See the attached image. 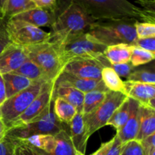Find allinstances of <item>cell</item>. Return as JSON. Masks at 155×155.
Returning <instances> with one entry per match:
<instances>
[{
  "mask_svg": "<svg viewBox=\"0 0 155 155\" xmlns=\"http://www.w3.org/2000/svg\"><path fill=\"white\" fill-rule=\"evenodd\" d=\"M54 15V22L50 27L51 41L86 33L95 21L72 0H57Z\"/></svg>",
  "mask_w": 155,
  "mask_h": 155,
  "instance_id": "6da1fadb",
  "label": "cell"
},
{
  "mask_svg": "<svg viewBox=\"0 0 155 155\" xmlns=\"http://www.w3.org/2000/svg\"><path fill=\"white\" fill-rule=\"evenodd\" d=\"M95 21L107 19L137 20L155 24V18L127 0H72Z\"/></svg>",
  "mask_w": 155,
  "mask_h": 155,
  "instance_id": "7a4b0ae2",
  "label": "cell"
},
{
  "mask_svg": "<svg viewBox=\"0 0 155 155\" xmlns=\"http://www.w3.org/2000/svg\"><path fill=\"white\" fill-rule=\"evenodd\" d=\"M137 20H98L92 23L86 34L90 39L105 46L125 43L133 45L137 39L135 25Z\"/></svg>",
  "mask_w": 155,
  "mask_h": 155,
  "instance_id": "3957f363",
  "label": "cell"
},
{
  "mask_svg": "<svg viewBox=\"0 0 155 155\" xmlns=\"http://www.w3.org/2000/svg\"><path fill=\"white\" fill-rule=\"evenodd\" d=\"M52 42L55 43L64 65L73 59L99 58L104 55V50L107 48L105 45L89 39L86 33Z\"/></svg>",
  "mask_w": 155,
  "mask_h": 155,
  "instance_id": "277c9868",
  "label": "cell"
},
{
  "mask_svg": "<svg viewBox=\"0 0 155 155\" xmlns=\"http://www.w3.org/2000/svg\"><path fill=\"white\" fill-rule=\"evenodd\" d=\"M24 48L28 59L36 64L49 80L54 82L64 67L55 43L50 40Z\"/></svg>",
  "mask_w": 155,
  "mask_h": 155,
  "instance_id": "5b68a950",
  "label": "cell"
},
{
  "mask_svg": "<svg viewBox=\"0 0 155 155\" xmlns=\"http://www.w3.org/2000/svg\"><path fill=\"white\" fill-rule=\"evenodd\" d=\"M53 102L54 100L40 118L26 125L9 129L6 132L5 136L13 139H24L35 135L49 134L55 136L64 129L66 124L60 122L56 117Z\"/></svg>",
  "mask_w": 155,
  "mask_h": 155,
  "instance_id": "8992f818",
  "label": "cell"
},
{
  "mask_svg": "<svg viewBox=\"0 0 155 155\" xmlns=\"http://www.w3.org/2000/svg\"><path fill=\"white\" fill-rule=\"evenodd\" d=\"M45 83L43 82L33 83L27 89L6 98L0 106V119L7 128L28 107L41 92Z\"/></svg>",
  "mask_w": 155,
  "mask_h": 155,
  "instance_id": "52a82bcc",
  "label": "cell"
},
{
  "mask_svg": "<svg viewBox=\"0 0 155 155\" xmlns=\"http://www.w3.org/2000/svg\"><path fill=\"white\" fill-rule=\"evenodd\" d=\"M127 98V95L122 92L107 91L105 98L96 110L89 114L83 115L89 137L106 126L114 112L120 106Z\"/></svg>",
  "mask_w": 155,
  "mask_h": 155,
  "instance_id": "ba28073f",
  "label": "cell"
},
{
  "mask_svg": "<svg viewBox=\"0 0 155 155\" xmlns=\"http://www.w3.org/2000/svg\"><path fill=\"white\" fill-rule=\"evenodd\" d=\"M7 31L11 43L24 48L48 42L51 39L50 33L27 23L15 20H8Z\"/></svg>",
  "mask_w": 155,
  "mask_h": 155,
  "instance_id": "9c48e42d",
  "label": "cell"
},
{
  "mask_svg": "<svg viewBox=\"0 0 155 155\" xmlns=\"http://www.w3.org/2000/svg\"><path fill=\"white\" fill-rule=\"evenodd\" d=\"M53 82H47L42 90L27 109L8 127L9 129L15 128L36 120L40 118L48 110L52 102Z\"/></svg>",
  "mask_w": 155,
  "mask_h": 155,
  "instance_id": "30bf717a",
  "label": "cell"
},
{
  "mask_svg": "<svg viewBox=\"0 0 155 155\" xmlns=\"http://www.w3.org/2000/svg\"><path fill=\"white\" fill-rule=\"evenodd\" d=\"M111 67L107 59L102 55L99 58H77L68 61L62 71L80 78L101 80V71Z\"/></svg>",
  "mask_w": 155,
  "mask_h": 155,
  "instance_id": "8fae6325",
  "label": "cell"
},
{
  "mask_svg": "<svg viewBox=\"0 0 155 155\" xmlns=\"http://www.w3.org/2000/svg\"><path fill=\"white\" fill-rule=\"evenodd\" d=\"M27 59L24 47L10 43L0 53V74L15 72Z\"/></svg>",
  "mask_w": 155,
  "mask_h": 155,
  "instance_id": "7c38bea8",
  "label": "cell"
},
{
  "mask_svg": "<svg viewBox=\"0 0 155 155\" xmlns=\"http://www.w3.org/2000/svg\"><path fill=\"white\" fill-rule=\"evenodd\" d=\"M57 86H69L78 89L83 93L95 89L109 91L104 86L102 80H92L80 78L63 71L59 74L53 82V87Z\"/></svg>",
  "mask_w": 155,
  "mask_h": 155,
  "instance_id": "4fadbf2b",
  "label": "cell"
},
{
  "mask_svg": "<svg viewBox=\"0 0 155 155\" xmlns=\"http://www.w3.org/2000/svg\"><path fill=\"white\" fill-rule=\"evenodd\" d=\"M126 95L139 102L155 110V86L154 85L137 82L125 81Z\"/></svg>",
  "mask_w": 155,
  "mask_h": 155,
  "instance_id": "5bb4252c",
  "label": "cell"
},
{
  "mask_svg": "<svg viewBox=\"0 0 155 155\" xmlns=\"http://www.w3.org/2000/svg\"><path fill=\"white\" fill-rule=\"evenodd\" d=\"M10 19L23 21L39 28L42 27H51L54 19V10L36 7L18 14Z\"/></svg>",
  "mask_w": 155,
  "mask_h": 155,
  "instance_id": "9a60e30c",
  "label": "cell"
},
{
  "mask_svg": "<svg viewBox=\"0 0 155 155\" xmlns=\"http://www.w3.org/2000/svg\"><path fill=\"white\" fill-rule=\"evenodd\" d=\"M68 125L70 136L75 150L77 152L86 154V147L89 137L86 132L83 114L77 113Z\"/></svg>",
  "mask_w": 155,
  "mask_h": 155,
  "instance_id": "2e32d148",
  "label": "cell"
},
{
  "mask_svg": "<svg viewBox=\"0 0 155 155\" xmlns=\"http://www.w3.org/2000/svg\"><path fill=\"white\" fill-rule=\"evenodd\" d=\"M139 102L133 101L131 114L129 119L124 126L117 131L116 136L120 141L121 143L124 145L127 142L136 139L139 131Z\"/></svg>",
  "mask_w": 155,
  "mask_h": 155,
  "instance_id": "e0dca14e",
  "label": "cell"
},
{
  "mask_svg": "<svg viewBox=\"0 0 155 155\" xmlns=\"http://www.w3.org/2000/svg\"><path fill=\"white\" fill-rule=\"evenodd\" d=\"M139 131L136 139L142 140L145 138L155 134V110L139 104Z\"/></svg>",
  "mask_w": 155,
  "mask_h": 155,
  "instance_id": "ac0fdd59",
  "label": "cell"
},
{
  "mask_svg": "<svg viewBox=\"0 0 155 155\" xmlns=\"http://www.w3.org/2000/svg\"><path fill=\"white\" fill-rule=\"evenodd\" d=\"M55 98H63L75 107L77 113L82 114L84 93L81 91L69 86L53 87L52 99Z\"/></svg>",
  "mask_w": 155,
  "mask_h": 155,
  "instance_id": "d6986e66",
  "label": "cell"
},
{
  "mask_svg": "<svg viewBox=\"0 0 155 155\" xmlns=\"http://www.w3.org/2000/svg\"><path fill=\"white\" fill-rule=\"evenodd\" d=\"M2 77L5 86L7 98L27 89L33 83H36V82H33L32 80H29L27 77H23L19 74H14V73L2 74Z\"/></svg>",
  "mask_w": 155,
  "mask_h": 155,
  "instance_id": "ffe728a7",
  "label": "cell"
},
{
  "mask_svg": "<svg viewBox=\"0 0 155 155\" xmlns=\"http://www.w3.org/2000/svg\"><path fill=\"white\" fill-rule=\"evenodd\" d=\"M132 52V45L125 43L107 46L104 55L110 64H117L130 62Z\"/></svg>",
  "mask_w": 155,
  "mask_h": 155,
  "instance_id": "44dd1931",
  "label": "cell"
},
{
  "mask_svg": "<svg viewBox=\"0 0 155 155\" xmlns=\"http://www.w3.org/2000/svg\"><path fill=\"white\" fill-rule=\"evenodd\" d=\"M55 145L50 154L46 155H76V150L70 136L69 128L64 130L54 136Z\"/></svg>",
  "mask_w": 155,
  "mask_h": 155,
  "instance_id": "7402d4cb",
  "label": "cell"
},
{
  "mask_svg": "<svg viewBox=\"0 0 155 155\" xmlns=\"http://www.w3.org/2000/svg\"><path fill=\"white\" fill-rule=\"evenodd\" d=\"M13 73L27 77L33 82H52L49 80L45 72L30 59H27L18 70Z\"/></svg>",
  "mask_w": 155,
  "mask_h": 155,
  "instance_id": "603a6c76",
  "label": "cell"
},
{
  "mask_svg": "<svg viewBox=\"0 0 155 155\" xmlns=\"http://www.w3.org/2000/svg\"><path fill=\"white\" fill-rule=\"evenodd\" d=\"M133 101L134 99L127 97L120 106L114 112L113 115L106 125L111 126L116 129L117 131H118L129 119V117L131 114Z\"/></svg>",
  "mask_w": 155,
  "mask_h": 155,
  "instance_id": "cb8c5ba5",
  "label": "cell"
},
{
  "mask_svg": "<svg viewBox=\"0 0 155 155\" xmlns=\"http://www.w3.org/2000/svg\"><path fill=\"white\" fill-rule=\"evenodd\" d=\"M23 142L32 145L43 151L45 154H48L53 151L55 145V138L53 135L41 134L35 135L24 139H17Z\"/></svg>",
  "mask_w": 155,
  "mask_h": 155,
  "instance_id": "d4e9b609",
  "label": "cell"
},
{
  "mask_svg": "<svg viewBox=\"0 0 155 155\" xmlns=\"http://www.w3.org/2000/svg\"><path fill=\"white\" fill-rule=\"evenodd\" d=\"M53 107L56 117L63 124H69L77 114L75 107L61 98H54Z\"/></svg>",
  "mask_w": 155,
  "mask_h": 155,
  "instance_id": "484cf974",
  "label": "cell"
},
{
  "mask_svg": "<svg viewBox=\"0 0 155 155\" xmlns=\"http://www.w3.org/2000/svg\"><path fill=\"white\" fill-rule=\"evenodd\" d=\"M101 80L109 91L120 92L126 95L124 83L111 67H106L101 71Z\"/></svg>",
  "mask_w": 155,
  "mask_h": 155,
  "instance_id": "4316f807",
  "label": "cell"
},
{
  "mask_svg": "<svg viewBox=\"0 0 155 155\" xmlns=\"http://www.w3.org/2000/svg\"><path fill=\"white\" fill-rule=\"evenodd\" d=\"M107 92V91L95 89L84 93L82 114H89L96 110L105 98Z\"/></svg>",
  "mask_w": 155,
  "mask_h": 155,
  "instance_id": "83f0119b",
  "label": "cell"
},
{
  "mask_svg": "<svg viewBox=\"0 0 155 155\" xmlns=\"http://www.w3.org/2000/svg\"><path fill=\"white\" fill-rule=\"evenodd\" d=\"M35 8L36 6L33 0H8L5 11V18L8 21L18 14Z\"/></svg>",
  "mask_w": 155,
  "mask_h": 155,
  "instance_id": "f1b7e54d",
  "label": "cell"
},
{
  "mask_svg": "<svg viewBox=\"0 0 155 155\" xmlns=\"http://www.w3.org/2000/svg\"><path fill=\"white\" fill-rule=\"evenodd\" d=\"M127 81L154 85L155 74L154 67H152L151 68H142V69L139 70L135 69L127 77Z\"/></svg>",
  "mask_w": 155,
  "mask_h": 155,
  "instance_id": "f546056e",
  "label": "cell"
},
{
  "mask_svg": "<svg viewBox=\"0 0 155 155\" xmlns=\"http://www.w3.org/2000/svg\"><path fill=\"white\" fill-rule=\"evenodd\" d=\"M154 53L132 45V52L130 62L135 68L153 61L154 60Z\"/></svg>",
  "mask_w": 155,
  "mask_h": 155,
  "instance_id": "4dcf8cb0",
  "label": "cell"
},
{
  "mask_svg": "<svg viewBox=\"0 0 155 155\" xmlns=\"http://www.w3.org/2000/svg\"><path fill=\"white\" fill-rule=\"evenodd\" d=\"M12 139L15 143V155H46L42 151L32 145H28L25 142L17 140V139Z\"/></svg>",
  "mask_w": 155,
  "mask_h": 155,
  "instance_id": "1f68e13d",
  "label": "cell"
},
{
  "mask_svg": "<svg viewBox=\"0 0 155 155\" xmlns=\"http://www.w3.org/2000/svg\"><path fill=\"white\" fill-rule=\"evenodd\" d=\"M135 28L137 39L155 37V24L137 21Z\"/></svg>",
  "mask_w": 155,
  "mask_h": 155,
  "instance_id": "d6a6232c",
  "label": "cell"
},
{
  "mask_svg": "<svg viewBox=\"0 0 155 155\" xmlns=\"http://www.w3.org/2000/svg\"><path fill=\"white\" fill-rule=\"evenodd\" d=\"M120 155H145L140 142L136 139L123 145Z\"/></svg>",
  "mask_w": 155,
  "mask_h": 155,
  "instance_id": "836d02e7",
  "label": "cell"
},
{
  "mask_svg": "<svg viewBox=\"0 0 155 155\" xmlns=\"http://www.w3.org/2000/svg\"><path fill=\"white\" fill-rule=\"evenodd\" d=\"M10 43L7 31V20L0 17V53Z\"/></svg>",
  "mask_w": 155,
  "mask_h": 155,
  "instance_id": "e575fe53",
  "label": "cell"
},
{
  "mask_svg": "<svg viewBox=\"0 0 155 155\" xmlns=\"http://www.w3.org/2000/svg\"><path fill=\"white\" fill-rule=\"evenodd\" d=\"M133 45L155 54V37L137 39Z\"/></svg>",
  "mask_w": 155,
  "mask_h": 155,
  "instance_id": "d590c367",
  "label": "cell"
},
{
  "mask_svg": "<svg viewBox=\"0 0 155 155\" xmlns=\"http://www.w3.org/2000/svg\"><path fill=\"white\" fill-rule=\"evenodd\" d=\"M111 68L114 70L120 77H127L136 68L131 64L130 62L124 64H111Z\"/></svg>",
  "mask_w": 155,
  "mask_h": 155,
  "instance_id": "8d00e7d4",
  "label": "cell"
},
{
  "mask_svg": "<svg viewBox=\"0 0 155 155\" xmlns=\"http://www.w3.org/2000/svg\"><path fill=\"white\" fill-rule=\"evenodd\" d=\"M0 155H15L14 141L7 136L0 141Z\"/></svg>",
  "mask_w": 155,
  "mask_h": 155,
  "instance_id": "74e56055",
  "label": "cell"
},
{
  "mask_svg": "<svg viewBox=\"0 0 155 155\" xmlns=\"http://www.w3.org/2000/svg\"><path fill=\"white\" fill-rule=\"evenodd\" d=\"M139 142L145 155H149L151 151L155 150V134L148 136Z\"/></svg>",
  "mask_w": 155,
  "mask_h": 155,
  "instance_id": "f35d334b",
  "label": "cell"
},
{
  "mask_svg": "<svg viewBox=\"0 0 155 155\" xmlns=\"http://www.w3.org/2000/svg\"><path fill=\"white\" fill-rule=\"evenodd\" d=\"M136 2L144 12L155 18V0H136Z\"/></svg>",
  "mask_w": 155,
  "mask_h": 155,
  "instance_id": "ab89813d",
  "label": "cell"
},
{
  "mask_svg": "<svg viewBox=\"0 0 155 155\" xmlns=\"http://www.w3.org/2000/svg\"><path fill=\"white\" fill-rule=\"evenodd\" d=\"M114 142V137L113 139H110V141H108V142L103 143L102 145H101V147H100V148H98L95 153H93V154L91 155H106L107 154V153L108 152L109 150H110V148H111L112 145H113ZM76 155H86V154H81V153L77 152H77H76Z\"/></svg>",
  "mask_w": 155,
  "mask_h": 155,
  "instance_id": "60d3db41",
  "label": "cell"
},
{
  "mask_svg": "<svg viewBox=\"0 0 155 155\" xmlns=\"http://www.w3.org/2000/svg\"><path fill=\"white\" fill-rule=\"evenodd\" d=\"M37 8L54 10L57 0H33Z\"/></svg>",
  "mask_w": 155,
  "mask_h": 155,
  "instance_id": "b9f144b4",
  "label": "cell"
},
{
  "mask_svg": "<svg viewBox=\"0 0 155 155\" xmlns=\"http://www.w3.org/2000/svg\"><path fill=\"white\" fill-rule=\"evenodd\" d=\"M122 147H123V144L121 143L120 141L119 140L117 136L115 135L114 142L113 145H112L111 148H110V150H109L108 152L107 153V154L106 155H120Z\"/></svg>",
  "mask_w": 155,
  "mask_h": 155,
  "instance_id": "7bdbcfd3",
  "label": "cell"
},
{
  "mask_svg": "<svg viewBox=\"0 0 155 155\" xmlns=\"http://www.w3.org/2000/svg\"><path fill=\"white\" fill-rule=\"evenodd\" d=\"M6 92L4 80H3L2 74H0V106L6 100Z\"/></svg>",
  "mask_w": 155,
  "mask_h": 155,
  "instance_id": "ee69618b",
  "label": "cell"
},
{
  "mask_svg": "<svg viewBox=\"0 0 155 155\" xmlns=\"http://www.w3.org/2000/svg\"><path fill=\"white\" fill-rule=\"evenodd\" d=\"M6 132H7V127L5 125L4 123L2 121V120L0 119V141L4 139Z\"/></svg>",
  "mask_w": 155,
  "mask_h": 155,
  "instance_id": "f6af8a7d",
  "label": "cell"
},
{
  "mask_svg": "<svg viewBox=\"0 0 155 155\" xmlns=\"http://www.w3.org/2000/svg\"><path fill=\"white\" fill-rule=\"evenodd\" d=\"M8 0H0V17L5 18V11Z\"/></svg>",
  "mask_w": 155,
  "mask_h": 155,
  "instance_id": "bcb514c9",
  "label": "cell"
},
{
  "mask_svg": "<svg viewBox=\"0 0 155 155\" xmlns=\"http://www.w3.org/2000/svg\"><path fill=\"white\" fill-rule=\"evenodd\" d=\"M149 155H155V150H154L153 151H151V153Z\"/></svg>",
  "mask_w": 155,
  "mask_h": 155,
  "instance_id": "7dc6e473",
  "label": "cell"
}]
</instances>
